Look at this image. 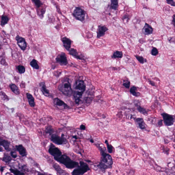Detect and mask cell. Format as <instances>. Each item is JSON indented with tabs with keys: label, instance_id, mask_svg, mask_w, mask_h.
<instances>
[{
	"label": "cell",
	"instance_id": "6da1fadb",
	"mask_svg": "<svg viewBox=\"0 0 175 175\" xmlns=\"http://www.w3.org/2000/svg\"><path fill=\"white\" fill-rule=\"evenodd\" d=\"M100 150L101 155V160L97 167L103 172H105L108 169L112 167L113 161L112 158L109 154L107 153L106 150L102 149L100 145H96Z\"/></svg>",
	"mask_w": 175,
	"mask_h": 175
},
{
	"label": "cell",
	"instance_id": "7a4b0ae2",
	"mask_svg": "<svg viewBox=\"0 0 175 175\" xmlns=\"http://www.w3.org/2000/svg\"><path fill=\"white\" fill-rule=\"evenodd\" d=\"M86 85L82 80H78L76 82L73 92L74 97L76 104H79L84 92L86 90Z\"/></svg>",
	"mask_w": 175,
	"mask_h": 175
},
{
	"label": "cell",
	"instance_id": "3957f363",
	"mask_svg": "<svg viewBox=\"0 0 175 175\" xmlns=\"http://www.w3.org/2000/svg\"><path fill=\"white\" fill-rule=\"evenodd\" d=\"M54 159L59 163L63 164L68 169H74L77 168L79 165L78 162L73 160L66 155H62L60 157L54 158Z\"/></svg>",
	"mask_w": 175,
	"mask_h": 175
},
{
	"label": "cell",
	"instance_id": "277c9868",
	"mask_svg": "<svg viewBox=\"0 0 175 175\" xmlns=\"http://www.w3.org/2000/svg\"><path fill=\"white\" fill-rule=\"evenodd\" d=\"M58 89L60 91L66 96L70 97L73 93L69 79L65 78L59 85Z\"/></svg>",
	"mask_w": 175,
	"mask_h": 175
},
{
	"label": "cell",
	"instance_id": "5b68a950",
	"mask_svg": "<svg viewBox=\"0 0 175 175\" xmlns=\"http://www.w3.org/2000/svg\"><path fill=\"white\" fill-rule=\"evenodd\" d=\"M88 165L82 161L79 162V167L76 168L73 171L72 174L73 175H82L90 170Z\"/></svg>",
	"mask_w": 175,
	"mask_h": 175
},
{
	"label": "cell",
	"instance_id": "8992f818",
	"mask_svg": "<svg viewBox=\"0 0 175 175\" xmlns=\"http://www.w3.org/2000/svg\"><path fill=\"white\" fill-rule=\"evenodd\" d=\"M50 138L52 142L57 145L65 144L67 143V140L63 134H62L61 137L58 135L53 134L50 135Z\"/></svg>",
	"mask_w": 175,
	"mask_h": 175
},
{
	"label": "cell",
	"instance_id": "52a82bcc",
	"mask_svg": "<svg viewBox=\"0 0 175 175\" xmlns=\"http://www.w3.org/2000/svg\"><path fill=\"white\" fill-rule=\"evenodd\" d=\"M86 15L85 10L80 7H76L73 13V15L76 19L82 22L85 20Z\"/></svg>",
	"mask_w": 175,
	"mask_h": 175
},
{
	"label": "cell",
	"instance_id": "ba28073f",
	"mask_svg": "<svg viewBox=\"0 0 175 175\" xmlns=\"http://www.w3.org/2000/svg\"><path fill=\"white\" fill-rule=\"evenodd\" d=\"M161 115L163 118L164 125L167 126H171L174 124V118L172 115L166 113H162Z\"/></svg>",
	"mask_w": 175,
	"mask_h": 175
},
{
	"label": "cell",
	"instance_id": "9c48e42d",
	"mask_svg": "<svg viewBox=\"0 0 175 175\" xmlns=\"http://www.w3.org/2000/svg\"><path fill=\"white\" fill-rule=\"evenodd\" d=\"M48 152L51 155L53 156L54 158L60 157L62 155L61 150L52 143H50Z\"/></svg>",
	"mask_w": 175,
	"mask_h": 175
},
{
	"label": "cell",
	"instance_id": "30bf717a",
	"mask_svg": "<svg viewBox=\"0 0 175 175\" xmlns=\"http://www.w3.org/2000/svg\"><path fill=\"white\" fill-rule=\"evenodd\" d=\"M53 103L55 107L59 109H70V107L68 105L58 97L53 99Z\"/></svg>",
	"mask_w": 175,
	"mask_h": 175
},
{
	"label": "cell",
	"instance_id": "8fae6325",
	"mask_svg": "<svg viewBox=\"0 0 175 175\" xmlns=\"http://www.w3.org/2000/svg\"><path fill=\"white\" fill-rule=\"evenodd\" d=\"M56 62L61 65H66L68 64L67 58L64 52L59 54L56 57Z\"/></svg>",
	"mask_w": 175,
	"mask_h": 175
},
{
	"label": "cell",
	"instance_id": "7c38bea8",
	"mask_svg": "<svg viewBox=\"0 0 175 175\" xmlns=\"http://www.w3.org/2000/svg\"><path fill=\"white\" fill-rule=\"evenodd\" d=\"M16 39L17 44L21 49L23 51L25 50L27 48V44L25 39L19 35L16 36Z\"/></svg>",
	"mask_w": 175,
	"mask_h": 175
},
{
	"label": "cell",
	"instance_id": "4fadbf2b",
	"mask_svg": "<svg viewBox=\"0 0 175 175\" xmlns=\"http://www.w3.org/2000/svg\"><path fill=\"white\" fill-rule=\"evenodd\" d=\"M108 28L105 26L100 25L98 26L97 31V39H100L102 36H104L106 34V31L108 30Z\"/></svg>",
	"mask_w": 175,
	"mask_h": 175
},
{
	"label": "cell",
	"instance_id": "5bb4252c",
	"mask_svg": "<svg viewBox=\"0 0 175 175\" xmlns=\"http://www.w3.org/2000/svg\"><path fill=\"white\" fill-rule=\"evenodd\" d=\"M153 29L152 27L147 23H145V25L142 29L143 34L145 35H149L153 34Z\"/></svg>",
	"mask_w": 175,
	"mask_h": 175
},
{
	"label": "cell",
	"instance_id": "9a60e30c",
	"mask_svg": "<svg viewBox=\"0 0 175 175\" xmlns=\"http://www.w3.org/2000/svg\"><path fill=\"white\" fill-rule=\"evenodd\" d=\"M15 147L17 151L22 157L26 156L27 154L26 149L22 144L16 145Z\"/></svg>",
	"mask_w": 175,
	"mask_h": 175
},
{
	"label": "cell",
	"instance_id": "2e32d148",
	"mask_svg": "<svg viewBox=\"0 0 175 175\" xmlns=\"http://www.w3.org/2000/svg\"><path fill=\"white\" fill-rule=\"evenodd\" d=\"M40 86L41 91L45 96L48 97L52 96L51 94L49 92V91L47 89L45 82H41L40 84Z\"/></svg>",
	"mask_w": 175,
	"mask_h": 175
},
{
	"label": "cell",
	"instance_id": "e0dca14e",
	"mask_svg": "<svg viewBox=\"0 0 175 175\" xmlns=\"http://www.w3.org/2000/svg\"><path fill=\"white\" fill-rule=\"evenodd\" d=\"M134 120L135 123L138 125L139 128L142 130H145L146 129V125L143 118H135Z\"/></svg>",
	"mask_w": 175,
	"mask_h": 175
},
{
	"label": "cell",
	"instance_id": "ac0fdd59",
	"mask_svg": "<svg viewBox=\"0 0 175 175\" xmlns=\"http://www.w3.org/2000/svg\"><path fill=\"white\" fill-rule=\"evenodd\" d=\"M63 45L65 49L68 51L71 49L72 41L70 39L66 37H63L62 39Z\"/></svg>",
	"mask_w": 175,
	"mask_h": 175
},
{
	"label": "cell",
	"instance_id": "d6986e66",
	"mask_svg": "<svg viewBox=\"0 0 175 175\" xmlns=\"http://www.w3.org/2000/svg\"><path fill=\"white\" fill-rule=\"evenodd\" d=\"M0 144L1 146H2L6 151L10 152L11 149L10 148L11 143L10 142L6 139H2L1 138L0 140Z\"/></svg>",
	"mask_w": 175,
	"mask_h": 175
},
{
	"label": "cell",
	"instance_id": "ffe728a7",
	"mask_svg": "<svg viewBox=\"0 0 175 175\" xmlns=\"http://www.w3.org/2000/svg\"><path fill=\"white\" fill-rule=\"evenodd\" d=\"M69 54L74 56L75 58L79 60H84V58L83 56H80L78 54L77 50L74 48H71L68 51Z\"/></svg>",
	"mask_w": 175,
	"mask_h": 175
},
{
	"label": "cell",
	"instance_id": "44dd1931",
	"mask_svg": "<svg viewBox=\"0 0 175 175\" xmlns=\"http://www.w3.org/2000/svg\"><path fill=\"white\" fill-rule=\"evenodd\" d=\"M26 95L29 106L31 107H35V103L34 97L31 94L28 93H26Z\"/></svg>",
	"mask_w": 175,
	"mask_h": 175
},
{
	"label": "cell",
	"instance_id": "7402d4cb",
	"mask_svg": "<svg viewBox=\"0 0 175 175\" xmlns=\"http://www.w3.org/2000/svg\"><path fill=\"white\" fill-rule=\"evenodd\" d=\"M10 19L9 17L7 15H3L1 17V25L2 26H5L7 24L9 21Z\"/></svg>",
	"mask_w": 175,
	"mask_h": 175
},
{
	"label": "cell",
	"instance_id": "603a6c76",
	"mask_svg": "<svg viewBox=\"0 0 175 175\" xmlns=\"http://www.w3.org/2000/svg\"><path fill=\"white\" fill-rule=\"evenodd\" d=\"M53 168L58 172V174L64 175L67 174V173L65 172L63 169H61V167L58 164H55L53 165Z\"/></svg>",
	"mask_w": 175,
	"mask_h": 175
},
{
	"label": "cell",
	"instance_id": "cb8c5ba5",
	"mask_svg": "<svg viewBox=\"0 0 175 175\" xmlns=\"http://www.w3.org/2000/svg\"><path fill=\"white\" fill-rule=\"evenodd\" d=\"M88 94L87 95H86L85 96V99H84V101H85V103L86 104L89 105V104H91V102H92L93 99V95L92 96L91 95H93V94H89V91H88Z\"/></svg>",
	"mask_w": 175,
	"mask_h": 175
},
{
	"label": "cell",
	"instance_id": "d4e9b609",
	"mask_svg": "<svg viewBox=\"0 0 175 175\" xmlns=\"http://www.w3.org/2000/svg\"><path fill=\"white\" fill-rule=\"evenodd\" d=\"M2 160L5 163L8 164L11 162V161L12 160V159L11 157L8 154L5 153L2 158Z\"/></svg>",
	"mask_w": 175,
	"mask_h": 175
},
{
	"label": "cell",
	"instance_id": "484cf974",
	"mask_svg": "<svg viewBox=\"0 0 175 175\" xmlns=\"http://www.w3.org/2000/svg\"><path fill=\"white\" fill-rule=\"evenodd\" d=\"M10 87L12 91L15 94L18 95L20 94V92L19 90L18 87L15 84H11L10 85Z\"/></svg>",
	"mask_w": 175,
	"mask_h": 175
},
{
	"label": "cell",
	"instance_id": "4316f807",
	"mask_svg": "<svg viewBox=\"0 0 175 175\" xmlns=\"http://www.w3.org/2000/svg\"><path fill=\"white\" fill-rule=\"evenodd\" d=\"M130 91L132 95L135 97H138L140 95L139 93L137 92L136 87L135 86H133L131 88Z\"/></svg>",
	"mask_w": 175,
	"mask_h": 175
},
{
	"label": "cell",
	"instance_id": "83f0119b",
	"mask_svg": "<svg viewBox=\"0 0 175 175\" xmlns=\"http://www.w3.org/2000/svg\"><path fill=\"white\" fill-rule=\"evenodd\" d=\"M111 6L113 10H117L118 7V0H111Z\"/></svg>",
	"mask_w": 175,
	"mask_h": 175
},
{
	"label": "cell",
	"instance_id": "f1b7e54d",
	"mask_svg": "<svg viewBox=\"0 0 175 175\" xmlns=\"http://www.w3.org/2000/svg\"><path fill=\"white\" fill-rule=\"evenodd\" d=\"M123 55L122 52L116 51L113 53L112 56V58L114 59L121 58L123 57Z\"/></svg>",
	"mask_w": 175,
	"mask_h": 175
},
{
	"label": "cell",
	"instance_id": "f546056e",
	"mask_svg": "<svg viewBox=\"0 0 175 175\" xmlns=\"http://www.w3.org/2000/svg\"><path fill=\"white\" fill-rule=\"evenodd\" d=\"M137 110L139 113L143 115H144L147 116L148 115V111L145 108L141 107L140 106H137Z\"/></svg>",
	"mask_w": 175,
	"mask_h": 175
},
{
	"label": "cell",
	"instance_id": "4dcf8cb0",
	"mask_svg": "<svg viewBox=\"0 0 175 175\" xmlns=\"http://www.w3.org/2000/svg\"><path fill=\"white\" fill-rule=\"evenodd\" d=\"M32 2L35 5L37 9H39L43 5V4L41 0H32Z\"/></svg>",
	"mask_w": 175,
	"mask_h": 175
},
{
	"label": "cell",
	"instance_id": "1f68e13d",
	"mask_svg": "<svg viewBox=\"0 0 175 175\" xmlns=\"http://www.w3.org/2000/svg\"><path fill=\"white\" fill-rule=\"evenodd\" d=\"M45 131L47 134H49L51 135L54 133V131L52 126L49 125L46 127Z\"/></svg>",
	"mask_w": 175,
	"mask_h": 175
},
{
	"label": "cell",
	"instance_id": "d6a6232c",
	"mask_svg": "<svg viewBox=\"0 0 175 175\" xmlns=\"http://www.w3.org/2000/svg\"><path fill=\"white\" fill-rule=\"evenodd\" d=\"M9 170L11 173L15 175H24L25 174L24 173L20 171V170L16 169H12L11 168L9 169Z\"/></svg>",
	"mask_w": 175,
	"mask_h": 175
},
{
	"label": "cell",
	"instance_id": "836d02e7",
	"mask_svg": "<svg viewBox=\"0 0 175 175\" xmlns=\"http://www.w3.org/2000/svg\"><path fill=\"white\" fill-rule=\"evenodd\" d=\"M135 58H136L137 61H138L140 63L143 64L147 62V60L145 59H144L143 56L136 55H135Z\"/></svg>",
	"mask_w": 175,
	"mask_h": 175
},
{
	"label": "cell",
	"instance_id": "e575fe53",
	"mask_svg": "<svg viewBox=\"0 0 175 175\" xmlns=\"http://www.w3.org/2000/svg\"><path fill=\"white\" fill-rule=\"evenodd\" d=\"M30 65L32 67L35 69H38L39 68V65H38L37 61L35 59H33L30 62Z\"/></svg>",
	"mask_w": 175,
	"mask_h": 175
},
{
	"label": "cell",
	"instance_id": "d590c367",
	"mask_svg": "<svg viewBox=\"0 0 175 175\" xmlns=\"http://www.w3.org/2000/svg\"><path fill=\"white\" fill-rule=\"evenodd\" d=\"M105 143L107 145L108 152L109 153H112L113 152V146L109 144L108 140L105 141Z\"/></svg>",
	"mask_w": 175,
	"mask_h": 175
},
{
	"label": "cell",
	"instance_id": "8d00e7d4",
	"mask_svg": "<svg viewBox=\"0 0 175 175\" xmlns=\"http://www.w3.org/2000/svg\"><path fill=\"white\" fill-rule=\"evenodd\" d=\"M17 69L18 72L20 74L24 73L25 71V68L24 66L20 65L17 66Z\"/></svg>",
	"mask_w": 175,
	"mask_h": 175
},
{
	"label": "cell",
	"instance_id": "74e56055",
	"mask_svg": "<svg viewBox=\"0 0 175 175\" xmlns=\"http://www.w3.org/2000/svg\"><path fill=\"white\" fill-rule=\"evenodd\" d=\"M158 50L155 47H153L151 51V54L153 56H156L158 54Z\"/></svg>",
	"mask_w": 175,
	"mask_h": 175
},
{
	"label": "cell",
	"instance_id": "f35d334b",
	"mask_svg": "<svg viewBox=\"0 0 175 175\" xmlns=\"http://www.w3.org/2000/svg\"><path fill=\"white\" fill-rule=\"evenodd\" d=\"M123 85L126 88L128 89L130 86V82L128 80H124Z\"/></svg>",
	"mask_w": 175,
	"mask_h": 175
},
{
	"label": "cell",
	"instance_id": "ab89813d",
	"mask_svg": "<svg viewBox=\"0 0 175 175\" xmlns=\"http://www.w3.org/2000/svg\"><path fill=\"white\" fill-rule=\"evenodd\" d=\"M167 3L171 6L175 7V2L173 0H166Z\"/></svg>",
	"mask_w": 175,
	"mask_h": 175
},
{
	"label": "cell",
	"instance_id": "60d3db41",
	"mask_svg": "<svg viewBox=\"0 0 175 175\" xmlns=\"http://www.w3.org/2000/svg\"><path fill=\"white\" fill-rule=\"evenodd\" d=\"M10 155L13 158L16 159L17 157V155L15 151H11L10 152Z\"/></svg>",
	"mask_w": 175,
	"mask_h": 175
},
{
	"label": "cell",
	"instance_id": "b9f144b4",
	"mask_svg": "<svg viewBox=\"0 0 175 175\" xmlns=\"http://www.w3.org/2000/svg\"><path fill=\"white\" fill-rule=\"evenodd\" d=\"M2 94L1 93V95L3 99L4 100H6V101H8L9 100L8 97L3 92H2Z\"/></svg>",
	"mask_w": 175,
	"mask_h": 175
},
{
	"label": "cell",
	"instance_id": "7bdbcfd3",
	"mask_svg": "<svg viewBox=\"0 0 175 175\" xmlns=\"http://www.w3.org/2000/svg\"><path fill=\"white\" fill-rule=\"evenodd\" d=\"M168 41L170 43L172 42V43H175V37H170L168 39Z\"/></svg>",
	"mask_w": 175,
	"mask_h": 175
},
{
	"label": "cell",
	"instance_id": "ee69618b",
	"mask_svg": "<svg viewBox=\"0 0 175 175\" xmlns=\"http://www.w3.org/2000/svg\"><path fill=\"white\" fill-rule=\"evenodd\" d=\"M162 121H163V120H162V119H160V120L159 121H158V125L159 127H161V126H162V125H163Z\"/></svg>",
	"mask_w": 175,
	"mask_h": 175
},
{
	"label": "cell",
	"instance_id": "f6af8a7d",
	"mask_svg": "<svg viewBox=\"0 0 175 175\" xmlns=\"http://www.w3.org/2000/svg\"><path fill=\"white\" fill-rule=\"evenodd\" d=\"M149 84H150L151 86H155V84L154 82H153V81L151 80H149Z\"/></svg>",
	"mask_w": 175,
	"mask_h": 175
},
{
	"label": "cell",
	"instance_id": "bcb514c9",
	"mask_svg": "<svg viewBox=\"0 0 175 175\" xmlns=\"http://www.w3.org/2000/svg\"><path fill=\"white\" fill-rule=\"evenodd\" d=\"M80 129L81 130H86V126H85V125H80Z\"/></svg>",
	"mask_w": 175,
	"mask_h": 175
},
{
	"label": "cell",
	"instance_id": "7dc6e473",
	"mask_svg": "<svg viewBox=\"0 0 175 175\" xmlns=\"http://www.w3.org/2000/svg\"><path fill=\"white\" fill-rule=\"evenodd\" d=\"M172 23L174 26L175 27V15H173V19L172 21Z\"/></svg>",
	"mask_w": 175,
	"mask_h": 175
},
{
	"label": "cell",
	"instance_id": "c3c4849f",
	"mask_svg": "<svg viewBox=\"0 0 175 175\" xmlns=\"http://www.w3.org/2000/svg\"><path fill=\"white\" fill-rule=\"evenodd\" d=\"M5 167V166H1V169H0V170H1V172H3L4 171Z\"/></svg>",
	"mask_w": 175,
	"mask_h": 175
},
{
	"label": "cell",
	"instance_id": "681fc988",
	"mask_svg": "<svg viewBox=\"0 0 175 175\" xmlns=\"http://www.w3.org/2000/svg\"><path fill=\"white\" fill-rule=\"evenodd\" d=\"M128 16H127V15H125V16H124V17H123L122 19H123V20L125 19H126V18H128Z\"/></svg>",
	"mask_w": 175,
	"mask_h": 175
},
{
	"label": "cell",
	"instance_id": "f907efd6",
	"mask_svg": "<svg viewBox=\"0 0 175 175\" xmlns=\"http://www.w3.org/2000/svg\"><path fill=\"white\" fill-rule=\"evenodd\" d=\"M73 138H75V139H77V136H73Z\"/></svg>",
	"mask_w": 175,
	"mask_h": 175
},
{
	"label": "cell",
	"instance_id": "816d5d0a",
	"mask_svg": "<svg viewBox=\"0 0 175 175\" xmlns=\"http://www.w3.org/2000/svg\"><path fill=\"white\" fill-rule=\"evenodd\" d=\"M0 149H1V150H0V151H1V152H2V148L1 146V148H0Z\"/></svg>",
	"mask_w": 175,
	"mask_h": 175
},
{
	"label": "cell",
	"instance_id": "f5cc1de1",
	"mask_svg": "<svg viewBox=\"0 0 175 175\" xmlns=\"http://www.w3.org/2000/svg\"><path fill=\"white\" fill-rule=\"evenodd\" d=\"M90 142H91V143H93L94 142V141L93 140V139H91L90 140Z\"/></svg>",
	"mask_w": 175,
	"mask_h": 175
}]
</instances>
